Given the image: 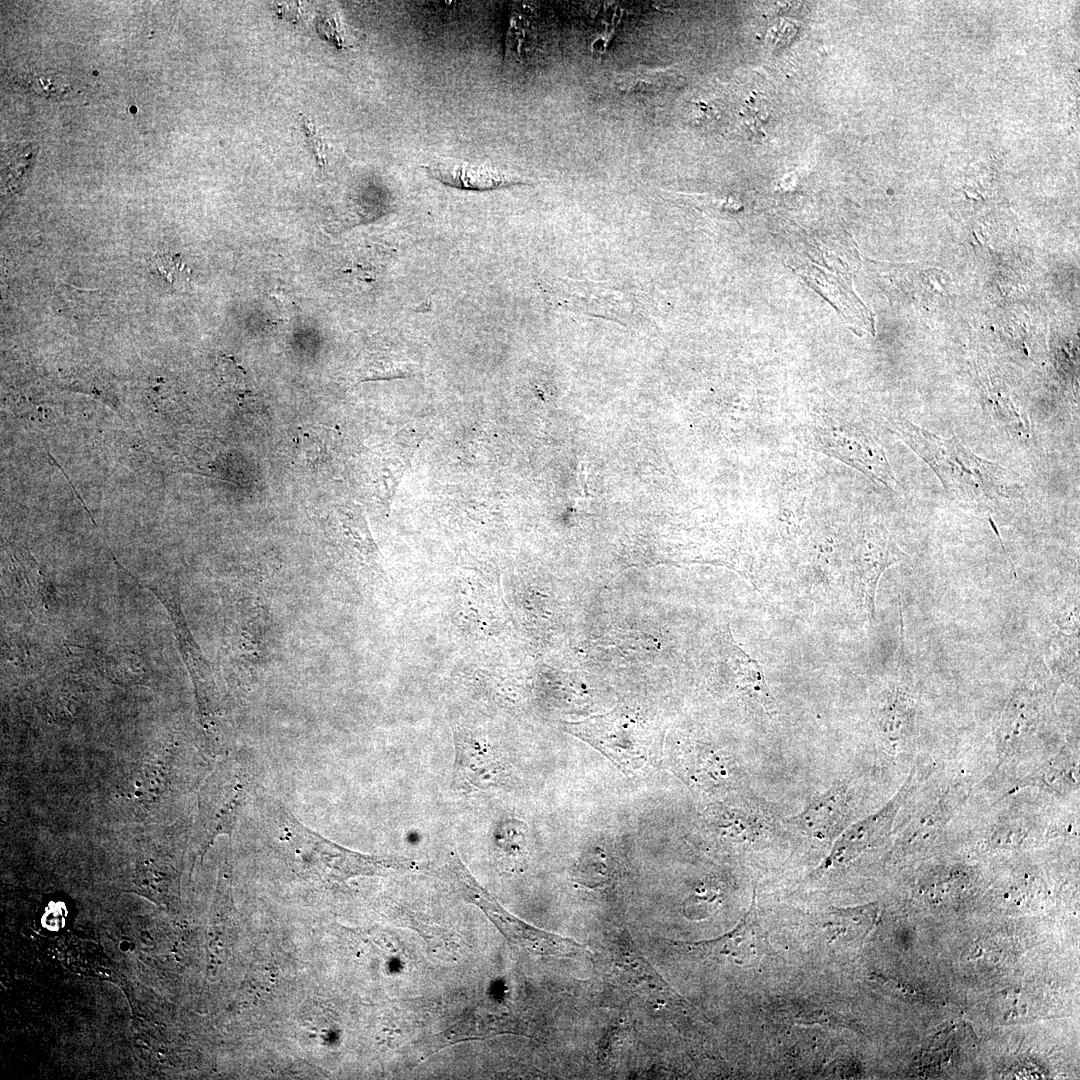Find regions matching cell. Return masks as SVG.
<instances>
[{
  "mask_svg": "<svg viewBox=\"0 0 1080 1080\" xmlns=\"http://www.w3.org/2000/svg\"><path fill=\"white\" fill-rule=\"evenodd\" d=\"M281 834L302 865L327 881H345L359 875H376L396 868L393 858L364 855L331 842L301 824L286 810L281 812Z\"/></svg>",
  "mask_w": 1080,
  "mask_h": 1080,
  "instance_id": "7a4b0ae2",
  "label": "cell"
},
{
  "mask_svg": "<svg viewBox=\"0 0 1080 1080\" xmlns=\"http://www.w3.org/2000/svg\"><path fill=\"white\" fill-rule=\"evenodd\" d=\"M680 82V74L672 68H656L619 74L616 85L623 92H659L673 88Z\"/></svg>",
  "mask_w": 1080,
  "mask_h": 1080,
  "instance_id": "8fae6325",
  "label": "cell"
},
{
  "mask_svg": "<svg viewBox=\"0 0 1080 1080\" xmlns=\"http://www.w3.org/2000/svg\"><path fill=\"white\" fill-rule=\"evenodd\" d=\"M830 917L831 921L825 926L832 929L833 938L860 943L876 925L878 908L875 904L846 909L834 908Z\"/></svg>",
  "mask_w": 1080,
  "mask_h": 1080,
  "instance_id": "30bf717a",
  "label": "cell"
},
{
  "mask_svg": "<svg viewBox=\"0 0 1080 1080\" xmlns=\"http://www.w3.org/2000/svg\"><path fill=\"white\" fill-rule=\"evenodd\" d=\"M813 433L819 450L835 456L889 489L897 488L898 482L882 446L867 430L854 425L818 426Z\"/></svg>",
  "mask_w": 1080,
  "mask_h": 1080,
  "instance_id": "277c9868",
  "label": "cell"
},
{
  "mask_svg": "<svg viewBox=\"0 0 1080 1080\" xmlns=\"http://www.w3.org/2000/svg\"><path fill=\"white\" fill-rule=\"evenodd\" d=\"M25 81L31 83L32 90L45 97L61 96L69 92L70 89L67 79L60 77V75H31L30 80Z\"/></svg>",
  "mask_w": 1080,
  "mask_h": 1080,
  "instance_id": "5bb4252c",
  "label": "cell"
},
{
  "mask_svg": "<svg viewBox=\"0 0 1080 1080\" xmlns=\"http://www.w3.org/2000/svg\"><path fill=\"white\" fill-rule=\"evenodd\" d=\"M1048 670L1058 680L1077 681L1079 676V633L1058 630L1047 643L1043 658Z\"/></svg>",
  "mask_w": 1080,
  "mask_h": 1080,
  "instance_id": "9c48e42d",
  "label": "cell"
},
{
  "mask_svg": "<svg viewBox=\"0 0 1080 1080\" xmlns=\"http://www.w3.org/2000/svg\"><path fill=\"white\" fill-rule=\"evenodd\" d=\"M303 125L308 143L316 156L318 165L324 167L326 164V148L323 139L310 119L304 117Z\"/></svg>",
  "mask_w": 1080,
  "mask_h": 1080,
  "instance_id": "e0dca14e",
  "label": "cell"
},
{
  "mask_svg": "<svg viewBox=\"0 0 1080 1080\" xmlns=\"http://www.w3.org/2000/svg\"><path fill=\"white\" fill-rule=\"evenodd\" d=\"M152 267L167 283L181 287L189 282V269L179 255L156 253L151 259Z\"/></svg>",
  "mask_w": 1080,
  "mask_h": 1080,
  "instance_id": "7c38bea8",
  "label": "cell"
},
{
  "mask_svg": "<svg viewBox=\"0 0 1080 1080\" xmlns=\"http://www.w3.org/2000/svg\"><path fill=\"white\" fill-rule=\"evenodd\" d=\"M567 729L623 771H637L657 756L655 738L640 723L619 712L593 717Z\"/></svg>",
  "mask_w": 1080,
  "mask_h": 1080,
  "instance_id": "3957f363",
  "label": "cell"
},
{
  "mask_svg": "<svg viewBox=\"0 0 1080 1080\" xmlns=\"http://www.w3.org/2000/svg\"><path fill=\"white\" fill-rule=\"evenodd\" d=\"M892 430L919 455L938 476L945 490L966 507L1000 519L1012 518L1023 500L1022 487L1014 473L983 459L956 438L929 432L912 422L897 418Z\"/></svg>",
  "mask_w": 1080,
  "mask_h": 1080,
  "instance_id": "6da1fadb",
  "label": "cell"
},
{
  "mask_svg": "<svg viewBox=\"0 0 1080 1080\" xmlns=\"http://www.w3.org/2000/svg\"><path fill=\"white\" fill-rule=\"evenodd\" d=\"M846 815V794L842 786H834L812 800L789 822L803 833L819 839L834 836Z\"/></svg>",
  "mask_w": 1080,
  "mask_h": 1080,
  "instance_id": "ba28073f",
  "label": "cell"
},
{
  "mask_svg": "<svg viewBox=\"0 0 1080 1080\" xmlns=\"http://www.w3.org/2000/svg\"><path fill=\"white\" fill-rule=\"evenodd\" d=\"M37 148L31 144L19 145L11 149L5 158V179L10 187L17 185L27 173L35 158Z\"/></svg>",
  "mask_w": 1080,
  "mask_h": 1080,
  "instance_id": "4fadbf2b",
  "label": "cell"
},
{
  "mask_svg": "<svg viewBox=\"0 0 1080 1080\" xmlns=\"http://www.w3.org/2000/svg\"><path fill=\"white\" fill-rule=\"evenodd\" d=\"M91 293V291L87 292L85 290H78L70 286H65L59 287L57 296L58 301H61L65 310L68 311L70 308H76L75 313L78 315L91 307V299L87 297Z\"/></svg>",
  "mask_w": 1080,
  "mask_h": 1080,
  "instance_id": "2e32d148",
  "label": "cell"
},
{
  "mask_svg": "<svg viewBox=\"0 0 1080 1080\" xmlns=\"http://www.w3.org/2000/svg\"><path fill=\"white\" fill-rule=\"evenodd\" d=\"M755 900L754 893L750 909L731 933L718 940L700 944L702 948L730 955L740 964L754 963L769 954L772 949L767 933L759 922Z\"/></svg>",
  "mask_w": 1080,
  "mask_h": 1080,
  "instance_id": "52a82bcc",
  "label": "cell"
},
{
  "mask_svg": "<svg viewBox=\"0 0 1080 1080\" xmlns=\"http://www.w3.org/2000/svg\"><path fill=\"white\" fill-rule=\"evenodd\" d=\"M1052 620L1058 626L1059 631L1072 634L1079 633V605L1078 598L1065 601L1057 608Z\"/></svg>",
  "mask_w": 1080,
  "mask_h": 1080,
  "instance_id": "9a60e30c",
  "label": "cell"
},
{
  "mask_svg": "<svg viewBox=\"0 0 1080 1080\" xmlns=\"http://www.w3.org/2000/svg\"><path fill=\"white\" fill-rule=\"evenodd\" d=\"M904 557L883 525H867L858 534L852 556L853 577L870 620L875 619V595L881 575Z\"/></svg>",
  "mask_w": 1080,
  "mask_h": 1080,
  "instance_id": "5b68a950",
  "label": "cell"
},
{
  "mask_svg": "<svg viewBox=\"0 0 1080 1080\" xmlns=\"http://www.w3.org/2000/svg\"><path fill=\"white\" fill-rule=\"evenodd\" d=\"M424 168L432 178L460 189L482 191L527 183L521 176L489 164H473L457 159H439Z\"/></svg>",
  "mask_w": 1080,
  "mask_h": 1080,
  "instance_id": "8992f818",
  "label": "cell"
}]
</instances>
